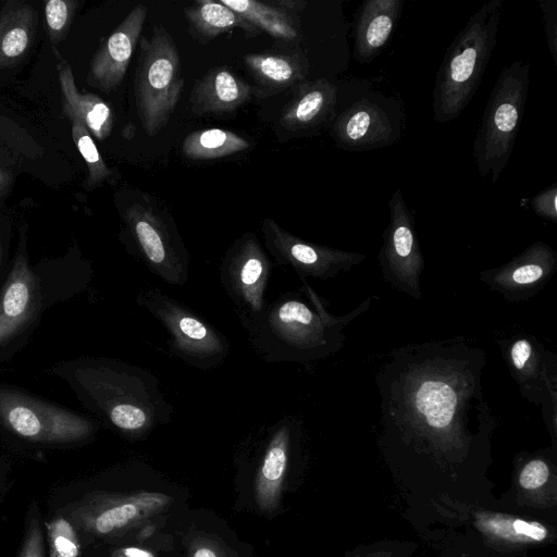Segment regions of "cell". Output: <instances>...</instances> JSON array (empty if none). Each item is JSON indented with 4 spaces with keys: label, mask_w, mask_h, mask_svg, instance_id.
<instances>
[{
    "label": "cell",
    "mask_w": 557,
    "mask_h": 557,
    "mask_svg": "<svg viewBox=\"0 0 557 557\" xmlns=\"http://www.w3.org/2000/svg\"><path fill=\"white\" fill-rule=\"evenodd\" d=\"M224 5L243 16L258 30L287 41L300 38L295 16L271 3L255 0H220Z\"/></svg>",
    "instance_id": "4dcf8cb0"
},
{
    "label": "cell",
    "mask_w": 557,
    "mask_h": 557,
    "mask_svg": "<svg viewBox=\"0 0 557 557\" xmlns=\"http://www.w3.org/2000/svg\"><path fill=\"white\" fill-rule=\"evenodd\" d=\"M530 63L504 67L483 111L473 145L476 170L495 183L512 152L523 116L530 83Z\"/></svg>",
    "instance_id": "52a82bcc"
},
{
    "label": "cell",
    "mask_w": 557,
    "mask_h": 557,
    "mask_svg": "<svg viewBox=\"0 0 557 557\" xmlns=\"http://www.w3.org/2000/svg\"><path fill=\"white\" fill-rule=\"evenodd\" d=\"M556 270L555 250L536 242L509 262L481 272L480 280L506 300L521 301L537 294Z\"/></svg>",
    "instance_id": "ac0fdd59"
},
{
    "label": "cell",
    "mask_w": 557,
    "mask_h": 557,
    "mask_svg": "<svg viewBox=\"0 0 557 557\" xmlns=\"http://www.w3.org/2000/svg\"><path fill=\"white\" fill-rule=\"evenodd\" d=\"M11 488L9 463L0 459V505Z\"/></svg>",
    "instance_id": "b9f144b4"
},
{
    "label": "cell",
    "mask_w": 557,
    "mask_h": 557,
    "mask_svg": "<svg viewBox=\"0 0 557 557\" xmlns=\"http://www.w3.org/2000/svg\"><path fill=\"white\" fill-rule=\"evenodd\" d=\"M184 15L191 34L202 42H208L234 28H240L249 37L259 33L243 16L220 0L195 1L184 9Z\"/></svg>",
    "instance_id": "f546056e"
},
{
    "label": "cell",
    "mask_w": 557,
    "mask_h": 557,
    "mask_svg": "<svg viewBox=\"0 0 557 557\" xmlns=\"http://www.w3.org/2000/svg\"><path fill=\"white\" fill-rule=\"evenodd\" d=\"M185 498L147 466L134 462L52 490L48 515L75 528L82 548L134 528L170 518L185 508Z\"/></svg>",
    "instance_id": "7a4b0ae2"
},
{
    "label": "cell",
    "mask_w": 557,
    "mask_h": 557,
    "mask_svg": "<svg viewBox=\"0 0 557 557\" xmlns=\"http://www.w3.org/2000/svg\"><path fill=\"white\" fill-rule=\"evenodd\" d=\"M302 281L301 292H286L269 301L258 321L246 331L256 355L265 362L304 363L323 360L344 343V329L367 311L371 299L344 315H334L312 287Z\"/></svg>",
    "instance_id": "3957f363"
},
{
    "label": "cell",
    "mask_w": 557,
    "mask_h": 557,
    "mask_svg": "<svg viewBox=\"0 0 557 557\" xmlns=\"http://www.w3.org/2000/svg\"><path fill=\"white\" fill-rule=\"evenodd\" d=\"M332 135L344 149L367 150L392 144L399 126L383 106L363 97L337 116Z\"/></svg>",
    "instance_id": "ffe728a7"
},
{
    "label": "cell",
    "mask_w": 557,
    "mask_h": 557,
    "mask_svg": "<svg viewBox=\"0 0 557 557\" xmlns=\"http://www.w3.org/2000/svg\"><path fill=\"white\" fill-rule=\"evenodd\" d=\"M504 0L479 8L457 34L438 69L433 88V117L447 123L473 98L496 45Z\"/></svg>",
    "instance_id": "8992f818"
},
{
    "label": "cell",
    "mask_w": 557,
    "mask_h": 557,
    "mask_svg": "<svg viewBox=\"0 0 557 557\" xmlns=\"http://www.w3.org/2000/svg\"><path fill=\"white\" fill-rule=\"evenodd\" d=\"M273 263L257 235L246 232L226 250L220 281L245 331L263 313Z\"/></svg>",
    "instance_id": "7c38bea8"
},
{
    "label": "cell",
    "mask_w": 557,
    "mask_h": 557,
    "mask_svg": "<svg viewBox=\"0 0 557 557\" xmlns=\"http://www.w3.org/2000/svg\"><path fill=\"white\" fill-rule=\"evenodd\" d=\"M16 557H47L44 518L36 502L26 511L24 531Z\"/></svg>",
    "instance_id": "e575fe53"
},
{
    "label": "cell",
    "mask_w": 557,
    "mask_h": 557,
    "mask_svg": "<svg viewBox=\"0 0 557 557\" xmlns=\"http://www.w3.org/2000/svg\"><path fill=\"white\" fill-rule=\"evenodd\" d=\"M71 122L73 141L87 164V183L90 186L99 185L110 176L111 171L99 153L98 148L86 126L76 119Z\"/></svg>",
    "instance_id": "836d02e7"
},
{
    "label": "cell",
    "mask_w": 557,
    "mask_h": 557,
    "mask_svg": "<svg viewBox=\"0 0 557 557\" xmlns=\"http://www.w3.org/2000/svg\"><path fill=\"white\" fill-rule=\"evenodd\" d=\"M174 516L85 545L79 557H178Z\"/></svg>",
    "instance_id": "7402d4cb"
},
{
    "label": "cell",
    "mask_w": 557,
    "mask_h": 557,
    "mask_svg": "<svg viewBox=\"0 0 557 557\" xmlns=\"http://www.w3.org/2000/svg\"><path fill=\"white\" fill-rule=\"evenodd\" d=\"M39 286L27 256L16 255L0 294V346L12 339L30 321L39 305Z\"/></svg>",
    "instance_id": "603a6c76"
},
{
    "label": "cell",
    "mask_w": 557,
    "mask_h": 557,
    "mask_svg": "<svg viewBox=\"0 0 557 557\" xmlns=\"http://www.w3.org/2000/svg\"><path fill=\"white\" fill-rule=\"evenodd\" d=\"M436 557H492L463 541L453 530L438 528L425 541Z\"/></svg>",
    "instance_id": "8d00e7d4"
},
{
    "label": "cell",
    "mask_w": 557,
    "mask_h": 557,
    "mask_svg": "<svg viewBox=\"0 0 557 557\" xmlns=\"http://www.w3.org/2000/svg\"><path fill=\"white\" fill-rule=\"evenodd\" d=\"M59 82L62 92V112L70 120L81 121L90 135L98 140L106 139L112 131L113 112L109 104L94 94L78 91L71 66L59 61Z\"/></svg>",
    "instance_id": "4316f807"
},
{
    "label": "cell",
    "mask_w": 557,
    "mask_h": 557,
    "mask_svg": "<svg viewBox=\"0 0 557 557\" xmlns=\"http://www.w3.org/2000/svg\"><path fill=\"white\" fill-rule=\"evenodd\" d=\"M76 4L73 0H50L46 3L47 30L53 45H58L67 34Z\"/></svg>",
    "instance_id": "74e56055"
},
{
    "label": "cell",
    "mask_w": 557,
    "mask_h": 557,
    "mask_svg": "<svg viewBox=\"0 0 557 557\" xmlns=\"http://www.w3.org/2000/svg\"><path fill=\"white\" fill-rule=\"evenodd\" d=\"M184 87L181 58L172 36L156 25L140 39L135 75V100L144 132L154 136L164 128Z\"/></svg>",
    "instance_id": "ba28073f"
},
{
    "label": "cell",
    "mask_w": 557,
    "mask_h": 557,
    "mask_svg": "<svg viewBox=\"0 0 557 557\" xmlns=\"http://www.w3.org/2000/svg\"><path fill=\"white\" fill-rule=\"evenodd\" d=\"M86 381L94 407L127 438L145 440L172 420L173 406L147 369L104 360L88 369Z\"/></svg>",
    "instance_id": "277c9868"
},
{
    "label": "cell",
    "mask_w": 557,
    "mask_h": 557,
    "mask_svg": "<svg viewBox=\"0 0 557 557\" xmlns=\"http://www.w3.org/2000/svg\"><path fill=\"white\" fill-rule=\"evenodd\" d=\"M0 418L18 436L45 444L89 438L95 425L84 417L12 391H0Z\"/></svg>",
    "instance_id": "5bb4252c"
},
{
    "label": "cell",
    "mask_w": 557,
    "mask_h": 557,
    "mask_svg": "<svg viewBox=\"0 0 557 557\" xmlns=\"http://www.w3.org/2000/svg\"><path fill=\"white\" fill-rule=\"evenodd\" d=\"M544 21V29L549 53L557 64V0H545L540 3Z\"/></svg>",
    "instance_id": "f35d334b"
},
{
    "label": "cell",
    "mask_w": 557,
    "mask_h": 557,
    "mask_svg": "<svg viewBox=\"0 0 557 557\" xmlns=\"http://www.w3.org/2000/svg\"><path fill=\"white\" fill-rule=\"evenodd\" d=\"M44 525L49 557H79L82 542L71 522L60 516H47Z\"/></svg>",
    "instance_id": "d6a6232c"
},
{
    "label": "cell",
    "mask_w": 557,
    "mask_h": 557,
    "mask_svg": "<svg viewBox=\"0 0 557 557\" xmlns=\"http://www.w3.org/2000/svg\"><path fill=\"white\" fill-rule=\"evenodd\" d=\"M389 223L384 232L379 261L383 278L395 289L413 299L421 298L420 277L424 259L420 250L413 218L401 189L397 188L388 201Z\"/></svg>",
    "instance_id": "9a60e30c"
},
{
    "label": "cell",
    "mask_w": 557,
    "mask_h": 557,
    "mask_svg": "<svg viewBox=\"0 0 557 557\" xmlns=\"http://www.w3.org/2000/svg\"><path fill=\"white\" fill-rule=\"evenodd\" d=\"M178 557H253L224 521L186 507L172 519Z\"/></svg>",
    "instance_id": "d6986e66"
},
{
    "label": "cell",
    "mask_w": 557,
    "mask_h": 557,
    "mask_svg": "<svg viewBox=\"0 0 557 557\" xmlns=\"http://www.w3.org/2000/svg\"><path fill=\"white\" fill-rule=\"evenodd\" d=\"M38 15L24 1L5 2L0 11V69L20 63L34 42Z\"/></svg>",
    "instance_id": "83f0119b"
},
{
    "label": "cell",
    "mask_w": 557,
    "mask_h": 557,
    "mask_svg": "<svg viewBox=\"0 0 557 557\" xmlns=\"http://www.w3.org/2000/svg\"><path fill=\"white\" fill-rule=\"evenodd\" d=\"M434 518L436 529L453 530L492 557H527L557 543V516L445 500L435 506Z\"/></svg>",
    "instance_id": "5b68a950"
},
{
    "label": "cell",
    "mask_w": 557,
    "mask_h": 557,
    "mask_svg": "<svg viewBox=\"0 0 557 557\" xmlns=\"http://www.w3.org/2000/svg\"><path fill=\"white\" fill-rule=\"evenodd\" d=\"M131 252L158 278L183 286L190 256L171 216L144 196L124 212Z\"/></svg>",
    "instance_id": "30bf717a"
},
{
    "label": "cell",
    "mask_w": 557,
    "mask_h": 557,
    "mask_svg": "<svg viewBox=\"0 0 557 557\" xmlns=\"http://www.w3.org/2000/svg\"><path fill=\"white\" fill-rule=\"evenodd\" d=\"M250 144L236 133L224 128H203L187 135L183 154L190 160H213L247 150Z\"/></svg>",
    "instance_id": "1f68e13d"
},
{
    "label": "cell",
    "mask_w": 557,
    "mask_h": 557,
    "mask_svg": "<svg viewBox=\"0 0 557 557\" xmlns=\"http://www.w3.org/2000/svg\"><path fill=\"white\" fill-rule=\"evenodd\" d=\"M9 186V175L0 168V195L5 191Z\"/></svg>",
    "instance_id": "7bdbcfd3"
},
{
    "label": "cell",
    "mask_w": 557,
    "mask_h": 557,
    "mask_svg": "<svg viewBox=\"0 0 557 557\" xmlns=\"http://www.w3.org/2000/svg\"><path fill=\"white\" fill-rule=\"evenodd\" d=\"M269 3L293 15L304 11L307 5L304 0H274Z\"/></svg>",
    "instance_id": "60d3db41"
},
{
    "label": "cell",
    "mask_w": 557,
    "mask_h": 557,
    "mask_svg": "<svg viewBox=\"0 0 557 557\" xmlns=\"http://www.w3.org/2000/svg\"><path fill=\"white\" fill-rule=\"evenodd\" d=\"M135 301L163 326L171 354L185 364L210 370L231 354L232 345L220 330L159 287L139 288Z\"/></svg>",
    "instance_id": "9c48e42d"
},
{
    "label": "cell",
    "mask_w": 557,
    "mask_h": 557,
    "mask_svg": "<svg viewBox=\"0 0 557 557\" xmlns=\"http://www.w3.org/2000/svg\"><path fill=\"white\" fill-rule=\"evenodd\" d=\"M261 233L267 251L276 264L292 268L301 278L329 280L366 259L362 253L339 250L304 240L264 218Z\"/></svg>",
    "instance_id": "e0dca14e"
},
{
    "label": "cell",
    "mask_w": 557,
    "mask_h": 557,
    "mask_svg": "<svg viewBox=\"0 0 557 557\" xmlns=\"http://www.w3.org/2000/svg\"><path fill=\"white\" fill-rule=\"evenodd\" d=\"M557 184L554 183L546 189L536 194L531 200L533 211L546 220L557 221Z\"/></svg>",
    "instance_id": "ab89813d"
},
{
    "label": "cell",
    "mask_w": 557,
    "mask_h": 557,
    "mask_svg": "<svg viewBox=\"0 0 557 557\" xmlns=\"http://www.w3.org/2000/svg\"><path fill=\"white\" fill-rule=\"evenodd\" d=\"M336 99L337 87L327 79L304 82L283 110L280 124L289 132L313 128L334 112Z\"/></svg>",
    "instance_id": "484cf974"
},
{
    "label": "cell",
    "mask_w": 557,
    "mask_h": 557,
    "mask_svg": "<svg viewBox=\"0 0 557 557\" xmlns=\"http://www.w3.org/2000/svg\"><path fill=\"white\" fill-rule=\"evenodd\" d=\"M486 354L461 337L393 349L379 369L376 444L403 516L425 541L440 503L496 507L490 478L497 422L484 398Z\"/></svg>",
    "instance_id": "6da1fadb"
},
{
    "label": "cell",
    "mask_w": 557,
    "mask_h": 557,
    "mask_svg": "<svg viewBox=\"0 0 557 557\" xmlns=\"http://www.w3.org/2000/svg\"><path fill=\"white\" fill-rule=\"evenodd\" d=\"M497 505L508 511L557 516V445L519 451Z\"/></svg>",
    "instance_id": "2e32d148"
},
{
    "label": "cell",
    "mask_w": 557,
    "mask_h": 557,
    "mask_svg": "<svg viewBox=\"0 0 557 557\" xmlns=\"http://www.w3.org/2000/svg\"><path fill=\"white\" fill-rule=\"evenodd\" d=\"M1 256H2V246H1V236H0V262H1Z\"/></svg>",
    "instance_id": "ee69618b"
},
{
    "label": "cell",
    "mask_w": 557,
    "mask_h": 557,
    "mask_svg": "<svg viewBox=\"0 0 557 557\" xmlns=\"http://www.w3.org/2000/svg\"><path fill=\"white\" fill-rule=\"evenodd\" d=\"M403 0H368L362 2L354 26V55L370 62L388 42L403 12Z\"/></svg>",
    "instance_id": "cb8c5ba5"
},
{
    "label": "cell",
    "mask_w": 557,
    "mask_h": 557,
    "mask_svg": "<svg viewBox=\"0 0 557 557\" xmlns=\"http://www.w3.org/2000/svg\"><path fill=\"white\" fill-rule=\"evenodd\" d=\"M304 441L299 418L286 414L247 442L245 463L253 468L255 498L262 512L272 513L278 506L286 478L302 461Z\"/></svg>",
    "instance_id": "8fae6325"
},
{
    "label": "cell",
    "mask_w": 557,
    "mask_h": 557,
    "mask_svg": "<svg viewBox=\"0 0 557 557\" xmlns=\"http://www.w3.org/2000/svg\"><path fill=\"white\" fill-rule=\"evenodd\" d=\"M507 368L524 398L539 406L557 445V357L534 336H511L500 344Z\"/></svg>",
    "instance_id": "4fadbf2b"
},
{
    "label": "cell",
    "mask_w": 557,
    "mask_h": 557,
    "mask_svg": "<svg viewBox=\"0 0 557 557\" xmlns=\"http://www.w3.org/2000/svg\"><path fill=\"white\" fill-rule=\"evenodd\" d=\"M253 88L226 66L209 70L191 89L189 104L193 113L223 114L247 102Z\"/></svg>",
    "instance_id": "d4e9b609"
},
{
    "label": "cell",
    "mask_w": 557,
    "mask_h": 557,
    "mask_svg": "<svg viewBox=\"0 0 557 557\" xmlns=\"http://www.w3.org/2000/svg\"><path fill=\"white\" fill-rule=\"evenodd\" d=\"M244 63L259 86L271 92L297 85L308 73V61L299 52L248 53Z\"/></svg>",
    "instance_id": "f1b7e54d"
},
{
    "label": "cell",
    "mask_w": 557,
    "mask_h": 557,
    "mask_svg": "<svg viewBox=\"0 0 557 557\" xmlns=\"http://www.w3.org/2000/svg\"><path fill=\"white\" fill-rule=\"evenodd\" d=\"M417 550L416 541L384 539L358 545L341 557H414Z\"/></svg>",
    "instance_id": "d590c367"
},
{
    "label": "cell",
    "mask_w": 557,
    "mask_h": 557,
    "mask_svg": "<svg viewBox=\"0 0 557 557\" xmlns=\"http://www.w3.org/2000/svg\"><path fill=\"white\" fill-rule=\"evenodd\" d=\"M147 17V8L135 5L95 53L87 81L109 92L122 83Z\"/></svg>",
    "instance_id": "44dd1931"
}]
</instances>
